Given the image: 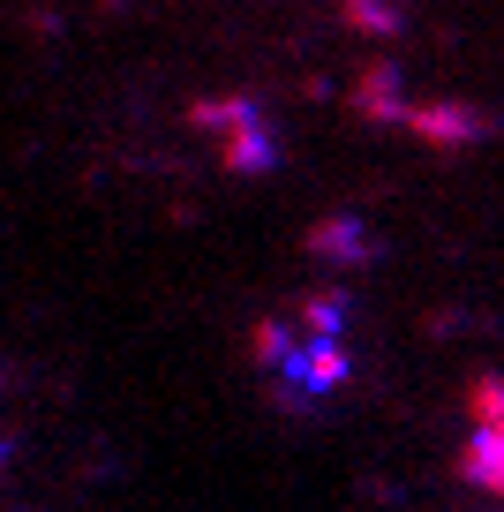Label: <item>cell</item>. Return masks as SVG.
I'll list each match as a JSON object with an SVG mask.
<instances>
[{
	"label": "cell",
	"instance_id": "obj_1",
	"mask_svg": "<svg viewBox=\"0 0 504 512\" xmlns=\"http://www.w3.org/2000/svg\"><path fill=\"white\" fill-rule=\"evenodd\" d=\"M256 354H264V377L286 407H324L339 384H347V347H339V324L331 309H309V332L294 317L264 324L256 332Z\"/></svg>",
	"mask_w": 504,
	"mask_h": 512
},
{
	"label": "cell",
	"instance_id": "obj_2",
	"mask_svg": "<svg viewBox=\"0 0 504 512\" xmlns=\"http://www.w3.org/2000/svg\"><path fill=\"white\" fill-rule=\"evenodd\" d=\"M474 407H482V430H474V445H467V475L504 497V384L482 377L474 384Z\"/></svg>",
	"mask_w": 504,
	"mask_h": 512
}]
</instances>
